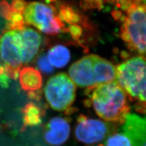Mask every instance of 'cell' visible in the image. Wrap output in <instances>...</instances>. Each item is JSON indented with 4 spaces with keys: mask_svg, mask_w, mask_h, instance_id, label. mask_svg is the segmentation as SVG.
I'll return each instance as SVG.
<instances>
[{
    "mask_svg": "<svg viewBox=\"0 0 146 146\" xmlns=\"http://www.w3.org/2000/svg\"><path fill=\"white\" fill-rule=\"evenodd\" d=\"M97 115L105 121L123 124L130 112L127 95L116 81L88 88Z\"/></svg>",
    "mask_w": 146,
    "mask_h": 146,
    "instance_id": "1",
    "label": "cell"
},
{
    "mask_svg": "<svg viewBox=\"0 0 146 146\" xmlns=\"http://www.w3.org/2000/svg\"><path fill=\"white\" fill-rule=\"evenodd\" d=\"M145 58L141 56L128 59L116 68V82L131 100L138 102L137 109L141 112L145 106Z\"/></svg>",
    "mask_w": 146,
    "mask_h": 146,
    "instance_id": "2",
    "label": "cell"
},
{
    "mask_svg": "<svg viewBox=\"0 0 146 146\" xmlns=\"http://www.w3.org/2000/svg\"><path fill=\"white\" fill-rule=\"evenodd\" d=\"M145 6L134 4L127 10L121 30L128 48L143 57L145 54Z\"/></svg>",
    "mask_w": 146,
    "mask_h": 146,
    "instance_id": "3",
    "label": "cell"
},
{
    "mask_svg": "<svg viewBox=\"0 0 146 146\" xmlns=\"http://www.w3.org/2000/svg\"><path fill=\"white\" fill-rule=\"evenodd\" d=\"M0 59L8 77L16 80L23 65L20 28H8L0 35Z\"/></svg>",
    "mask_w": 146,
    "mask_h": 146,
    "instance_id": "4",
    "label": "cell"
},
{
    "mask_svg": "<svg viewBox=\"0 0 146 146\" xmlns=\"http://www.w3.org/2000/svg\"><path fill=\"white\" fill-rule=\"evenodd\" d=\"M21 14L25 23L34 26L44 34L56 35L62 29L63 24L54 9L42 3H26Z\"/></svg>",
    "mask_w": 146,
    "mask_h": 146,
    "instance_id": "5",
    "label": "cell"
},
{
    "mask_svg": "<svg viewBox=\"0 0 146 146\" xmlns=\"http://www.w3.org/2000/svg\"><path fill=\"white\" fill-rule=\"evenodd\" d=\"M46 99L52 109L63 111L69 108L76 98V85L65 73L50 79L44 87Z\"/></svg>",
    "mask_w": 146,
    "mask_h": 146,
    "instance_id": "6",
    "label": "cell"
},
{
    "mask_svg": "<svg viewBox=\"0 0 146 146\" xmlns=\"http://www.w3.org/2000/svg\"><path fill=\"white\" fill-rule=\"evenodd\" d=\"M113 125L106 122L80 116L75 129L76 138L86 144L100 142L113 133Z\"/></svg>",
    "mask_w": 146,
    "mask_h": 146,
    "instance_id": "7",
    "label": "cell"
},
{
    "mask_svg": "<svg viewBox=\"0 0 146 146\" xmlns=\"http://www.w3.org/2000/svg\"><path fill=\"white\" fill-rule=\"evenodd\" d=\"M94 60V55L91 54L80 58L71 66L69 75L75 85L80 88H88L96 86Z\"/></svg>",
    "mask_w": 146,
    "mask_h": 146,
    "instance_id": "8",
    "label": "cell"
},
{
    "mask_svg": "<svg viewBox=\"0 0 146 146\" xmlns=\"http://www.w3.org/2000/svg\"><path fill=\"white\" fill-rule=\"evenodd\" d=\"M133 146H145V119L135 114L128 115L122 124V130Z\"/></svg>",
    "mask_w": 146,
    "mask_h": 146,
    "instance_id": "9",
    "label": "cell"
},
{
    "mask_svg": "<svg viewBox=\"0 0 146 146\" xmlns=\"http://www.w3.org/2000/svg\"><path fill=\"white\" fill-rule=\"evenodd\" d=\"M70 125L65 119L56 117L48 123L44 139L50 145L58 146L65 143L70 135Z\"/></svg>",
    "mask_w": 146,
    "mask_h": 146,
    "instance_id": "10",
    "label": "cell"
},
{
    "mask_svg": "<svg viewBox=\"0 0 146 146\" xmlns=\"http://www.w3.org/2000/svg\"><path fill=\"white\" fill-rule=\"evenodd\" d=\"M22 42V62H31L38 54L42 42V37L37 31L31 27L23 26L20 28Z\"/></svg>",
    "mask_w": 146,
    "mask_h": 146,
    "instance_id": "11",
    "label": "cell"
},
{
    "mask_svg": "<svg viewBox=\"0 0 146 146\" xmlns=\"http://www.w3.org/2000/svg\"><path fill=\"white\" fill-rule=\"evenodd\" d=\"M94 66L96 85L116 81V68L111 62L94 55Z\"/></svg>",
    "mask_w": 146,
    "mask_h": 146,
    "instance_id": "12",
    "label": "cell"
},
{
    "mask_svg": "<svg viewBox=\"0 0 146 146\" xmlns=\"http://www.w3.org/2000/svg\"><path fill=\"white\" fill-rule=\"evenodd\" d=\"M19 80L21 88L29 93H34L42 86V77L40 72L33 68L25 67L20 70Z\"/></svg>",
    "mask_w": 146,
    "mask_h": 146,
    "instance_id": "13",
    "label": "cell"
},
{
    "mask_svg": "<svg viewBox=\"0 0 146 146\" xmlns=\"http://www.w3.org/2000/svg\"><path fill=\"white\" fill-rule=\"evenodd\" d=\"M47 58L53 67L62 68L70 62L71 55L69 49L65 46L58 44L49 50Z\"/></svg>",
    "mask_w": 146,
    "mask_h": 146,
    "instance_id": "14",
    "label": "cell"
},
{
    "mask_svg": "<svg viewBox=\"0 0 146 146\" xmlns=\"http://www.w3.org/2000/svg\"><path fill=\"white\" fill-rule=\"evenodd\" d=\"M24 126H34L42 122V116L39 107L33 103L27 104L23 110Z\"/></svg>",
    "mask_w": 146,
    "mask_h": 146,
    "instance_id": "15",
    "label": "cell"
},
{
    "mask_svg": "<svg viewBox=\"0 0 146 146\" xmlns=\"http://www.w3.org/2000/svg\"><path fill=\"white\" fill-rule=\"evenodd\" d=\"M105 146H133L130 139L122 130L109 135L105 141Z\"/></svg>",
    "mask_w": 146,
    "mask_h": 146,
    "instance_id": "16",
    "label": "cell"
},
{
    "mask_svg": "<svg viewBox=\"0 0 146 146\" xmlns=\"http://www.w3.org/2000/svg\"><path fill=\"white\" fill-rule=\"evenodd\" d=\"M37 66L39 69L44 73H51L54 71V67L49 63L47 56L42 54L38 57L37 60Z\"/></svg>",
    "mask_w": 146,
    "mask_h": 146,
    "instance_id": "17",
    "label": "cell"
},
{
    "mask_svg": "<svg viewBox=\"0 0 146 146\" xmlns=\"http://www.w3.org/2000/svg\"><path fill=\"white\" fill-rule=\"evenodd\" d=\"M61 15L64 20L70 23H74L77 21V15L75 14L72 9L70 7H63L61 10Z\"/></svg>",
    "mask_w": 146,
    "mask_h": 146,
    "instance_id": "18",
    "label": "cell"
},
{
    "mask_svg": "<svg viewBox=\"0 0 146 146\" xmlns=\"http://www.w3.org/2000/svg\"><path fill=\"white\" fill-rule=\"evenodd\" d=\"M124 10H127L131 5L136 4V0H108Z\"/></svg>",
    "mask_w": 146,
    "mask_h": 146,
    "instance_id": "19",
    "label": "cell"
},
{
    "mask_svg": "<svg viewBox=\"0 0 146 146\" xmlns=\"http://www.w3.org/2000/svg\"><path fill=\"white\" fill-rule=\"evenodd\" d=\"M104 0H82V5L86 9L100 8L103 5Z\"/></svg>",
    "mask_w": 146,
    "mask_h": 146,
    "instance_id": "20",
    "label": "cell"
},
{
    "mask_svg": "<svg viewBox=\"0 0 146 146\" xmlns=\"http://www.w3.org/2000/svg\"><path fill=\"white\" fill-rule=\"evenodd\" d=\"M10 78L8 77L5 67L3 65H0V84L4 87H7Z\"/></svg>",
    "mask_w": 146,
    "mask_h": 146,
    "instance_id": "21",
    "label": "cell"
},
{
    "mask_svg": "<svg viewBox=\"0 0 146 146\" xmlns=\"http://www.w3.org/2000/svg\"><path fill=\"white\" fill-rule=\"evenodd\" d=\"M136 4L145 5V0H136Z\"/></svg>",
    "mask_w": 146,
    "mask_h": 146,
    "instance_id": "22",
    "label": "cell"
},
{
    "mask_svg": "<svg viewBox=\"0 0 146 146\" xmlns=\"http://www.w3.org/2000/svg\"><path fill=\"white\" fill-rule=\"evenodd\" d=\"M47 2H51V1H55V0H46Z\"/></svg>",
    "mask_w": 146,
    "mask_h": 146,
    "instance_id": "23",
    "label": "cell"
}]
</instances>
